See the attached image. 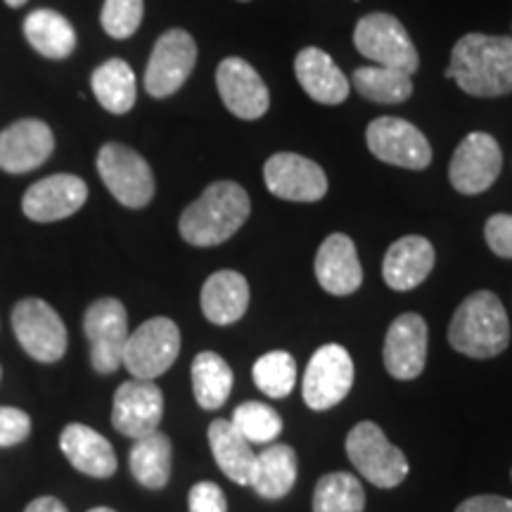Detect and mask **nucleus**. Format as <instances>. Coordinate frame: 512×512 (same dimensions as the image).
Here are the masks:
<instances>
[{"instance_id": "obj_11", "label": "nucleus", "mask_w": 512, "mask_h": 512, "mask_svg": "<svg viewBox=\"0 0 512 512\" xmlns=\"http://www.w3.org/2000/svg\"><path fill=\"white\" fill-rule=\"evenodd\" d=\"M354 384V361L339 344H325L311 356L304 375V401L311 411H328L347 399Z\"/></svg>"}, {"instance_id": "obj_35", "label": "nucleus", "mask_w": 512, "mask_h": 512, "mask_svg": "<svg viewBox=\"0 0 512 512\" xmlns=\"http://www.w3.org/2000/svg\"><path fill=\"white\" fill-rule=\"evenodd\" d=\"M143 0H105L102 5V29L112 38L133 36L143 22Z\"/></svg>"}, {"instance_id": "obj_12", "label": "nucleus", "mask_w": 512, "mask_h": 512, "mask_svg": "<svg viewBox=\"0 0 512 512\" xmlns=\"http://www.w3.org/2000/svg\"><path fill=\"white\" fill-rule=\"evenodd\" d=\"M503 169L501 145L489 133H470L453 152L448 178L460 195H479L498 181Z\"/></svg>"}, {"instance_id": "obj_16", "label": "nucleus", "mask_w": 512, "mask_h": 512, "mask_svg": "<svg viewBox=\"0 0 512 512\" xmlns=\"http://www.w3.org/2000/svg\"><path fill=\"white\" fill-rule=\"evenodd\" d=\"M216 86L228 112L238 119H261L271 105L264 79L242 57H226L216 69Z\"/></svg>"}, {"instance_id": "obj_32", "label": "nucleus", "mask_w": 512, "mask_h": 512, "mask_svg": "<svg viewBox=\"0 0 512 512\" xmlns=\"http://www.w3.org/2000/svg\"><path fill=\"white\" fill-rule=\"evenodd\" d=\"M366 491L354 475L330 472L320 477L313 491V512H363Z\"/></svg>"}, {"instance_id": "obj_20", "label": "nucleus", "mask_w": 512, "mask_h": 512, "mask_svg": "<svg viewBox=\"0 0 512 512\" xmlns=\"http://www.w3.org/2000/svg\"><path fill=\"white\" fill-rule=\"evenodd\" d=\"M316 278L320 287L335 297H347L361 287L363 268L349 235L332 233L323 240L316 254Z\"/></svg>"}, {"instance_id": "obj_28", "label": "nucleus", "mask_w": 512, "mask_h": 512, "mask_svg": "<svg viewBox=\"0 0 512 512\" xmlns=\"http://www.w3.org/2000/svg\"><path fill=\"white\" fill-rule=\"evenodd\" d=\"M171 456H174V448H171V439L166 434L159 430L145 434V437L136 439L131 456H128L131 475L145 489H164L171 477Z\"/></svg>"}, {"instance_id": "obj_29", "label": "nucleus", "mask_w": 512, "mask_h": 512, "mask_svg": "<svg viewBox=\"0 0 512 512\" xmlns=\"http://www.w3.org/2000/svg\"><path fill=\"white\" fill-rule=\"evenodd\" d=\"M95 100L112 114H126L136 105V74L124 60L102 62L91 76Z\"/></svg>"}, {"instance_id": "obj_43", "label": "nucleus", "mask_w": 512, "mask_h": 512, "mask_svg": "<svg viewBox=\"0 0 512 512\" xmlns=\"http://www.w3.org/2000/svg\"><path fill=\"white\" fill-rule=\"evenodd\" d=\"M0 377H3V368H0Z\"/></svg>"}, {"instance_id": "obj_24", "label": "nucleus", "mask_w": 512, "mask_h": 512, "mask_svg": "<svg viewBox=\"0 0 512 512\" xmlns=\"http://www.w3.org/2000/svg\"><path fill=\"white\" fill-rule=\"evenodd\" d=\"M249 285L238 271H216L202 287V313L214 325H233L247 313Z\"/></svg>"}, {"instance_id": "obj_22", "label": "nucleus", "mask_w": 512, "mask_h": 512, "mask_svg": "<svg viewBox=\"0 0 512 512\" xmlns=\"http://www.w3.org/2000/svg\"><path fill=\"white\" fill-rule=\"evenodd\" d=\"M60 448L64 458L88 477L107 479L117 472V456L110 441L88 425L72 422L62 430Z\"/></svg>"}, {"instance_id": "obj_2", "label": "nucleus", "mask_w": 512, "mask_h": 512, "mask_svg": "<svg viewBox=\"0 0 512 512\" xmlns=\"http://www.w3.org/2000/svg\"><path fill=\"white\" fill-rule=\"evenodd\" d=\"M252 204L242 185L233 181L211 183L200 200L181 214V238L195 247H216L233 238L245 226Z\"/></svg>"}, {"instance_id": "obj_7", "label": "nucleus", "mask_w": 512, "mask_h": 512, "mask_svg": "<svg viewBox=\"0 0 512 512\" xmlns=\"http://www.w3.org/2000/svg\"><path fill=\"white\" fill-rule=\"evenodd\" d=\"M98 174L117 202L128 209H143L155 197V176L143 155L121 143L102 145Z\"/></svg>"}, {"instance_id": "obj_34", "label": "nucleus", "mask_w": 512, "mask_h": 512, "mask_svg": "<svg viewBox=\"0 0 512 512\" xmlns=\"http://www.w3.org/2000/svg\"><path fill=\"white\" fill-rule=\"evenodd\" d=\"M233 427L249 444H268L283 432V418L275 408L261 401H247L235 408Z\"/></svg>"}, {"instance_id": "obj_13", "label": "nucleus", "mask_w": 512, "mask_h": 512, "mask_svg": "<svg viewBox=\"0 0 512 512\" xmlns=\"http://www.w3.org/2000/svg\"><path fill=\"white\" fill-rule=\"evenodd\" d=\"M366 140L370 152L384 164L401 169H427L432 162L430 140L422 136L418 126L396 117H380L368 126Z\"/></svg>"}, {"instance_id": "obj_25", "label": "nucleus", "mask_w": 512, "mask_h": 512, "mask_svg": "<svg viewBox=\"0 0 512 512\" xmlns=\"http://www.w3.org/2000/svg\"><path fill=\"white\" fill-rule=\"evenodd\" d=\"M297 470L299 465L294 448L287 444H273L261 453H256L249 486L261 498L275 501V498L290 494L294 482H297Z\"/></svg>"}, {"instance_id": "obj_14", "label": "nucleus", "mask_w": 512, "mask_h": 512, "mask_svg": "<svg viewBox=\"0 0 512 512\" xmlns=\"http://www.w3.org/2000/svg\"><path fill=\"white\" fill-rule=\"evenodd\" d=\"M164 415V394L152 380H128L114 394L112 425L124 437L140 439L157 432Z\"/></svg>"}, {"instance_id": "obj_37", "label": "nucleus", "mask_w": 512, "mask_h": 512, "mask_svg": "<svg viewBox=\"0 0 512 512\" xmlns=\"http://www.w3.org/2000/svg\"><path fill=\"white\" fill-rule=\"evenodd\" d=\"M486 245L491 252L512 259V214H494L484 226Z\"/></svg>"}, {"instance_id": "obj_39", "label": "nucleus", "mask_w": 512, "mask_h": 512, "mask_svg": "<svg viewBox=\"0 0 512 512\" xmlns=\"http://www.w3.org/2000/svg\"><path fill=\"white\" fill-rule=\"evenodd\" d=\"M456 512H512V501L503 496H475L460 503Z\"/></svg>"}, {"instance_id": "obj_9", "label": "nucleus", "mask_w": 512, "mask_h": 512, "mask_svg": "<svg viewBox=\"0 0 512 512\" xmlns=\"http://www.w3.org/2000/svg\"><path fill=\"white\" fill-rule=\"evenodd\" d=\"M83 332L91 344V366L100 375L117 373L124 361L128 332V313L119 299L105 297L93 302L83 316Z\"/></svg>"}, {"instance_id": "obj_33", "label": "nucleus", "mask_w": 512, "mask_h": 512, "mask_svg": "<svg viewBox=\"0 0 512 512\" xmlns=\"http://www.w3.org/2000/svg\"><path fill=\"white\" fill-rule=\"evenodd\" d=\"M254 382L271 399H285L297 384V361L287 351H268L254 363Z\"/></svg>"}, {"instance_id": "obj_38", "label": "nucleus", "mask_w": 512, "mask_h": 512, "mask_svg": "<svg viewBox=\"0 0 512 512\" xmlns=\"http://www.w3.org/2000/svg\"><path fill=\"white\" fill-rule=\"evenodd\" d=\"M188 510L190 512H228L226 496L221 486L214 482H200L190 489L188 494Z\"/></svg>"}, {"instance_id": "obj_36", "label": "nucleus", "mask_w": 512, "mask_h": 512, "mask_svg": "<svg viewBox=\"0 0 512 512\" xmlns=\"http://www.w3.org/2000/svg\"><path fill=\"white\" fill-rule=\"evenodd\" d=\"M29 413L12 406H0V446H17L29 437Z\"/></svg>"}, {"instance_id": "obj_18", "label": "nucleus", "mask_w": 512, "mask_h": 512, "mask_svg": "<svg viewBox=\"0 0 512 512\" xmlns=\"http://www.w3.org/2000/svg\"><path fill=\"white\" fill-rule=\"evenodd\" d=\"M384 368L396 380H415L427 361V323L418 313H403L384 337Z\"/></svg>"}, {"instance_id": "obj_30", "label": "nucleus", "mask_w": 512, "mask_h": 512, "mask_svg": "<svg viewBox=\"0 0 512 512\" xmlns=\"http://www.w3.org/2000/svg\"><path fill=\"white\" fill-rule=\"evenodd\" d=\"M233 382V370L214 351H202L192 361V394L204 411L221 408L233 392Z\"/></svg>"}, {"instance_id": "obj_17", "label": "nucleus", "mask_w": 512, "mask_h": 512, "mask_svg": "<svg viewBox=\"0 0 512 512\" xmlns=\"http://www.w3.org/2000/svg\"><path fill=\"white\" fill-rule=\"evenodd\" d=\"M55 150V136L41 119H19L0 131V169L27 174L46 164Z\"/></svg>"}, {"instance_id": "obj_42", "label": "nucleus", "mask_w": 512, "mask_h": 512, "mask_svg": "<svg viewBox=\"0 0 512 512\" xmlns=\"http://www.w3.org/2000/svg\"><path fill=\"white\" fill-rule=\"evenodd\" d=\"M88 512H117V510H112V508H93V510H88Z\"/></svg>"}, {"instance_id": "obj_15", "label": "nucleus", "mask_w": 512, "mask_h": 512, "mask_svg": "<svg viewBox=\"0 0 512 512\" xmlns=\"http://www.w3.org/2000/svg\"><path fill=\"white\" fill-rule=\"evenodd\" d=\"M266 188L287 202H318L328 192V176L316 162L294 152H278L264 166Z\"/></svg>"}, {"instance_id": "obj_19", "label": "nucleus", "mask_w": 512, "mask_h": 512, "mask_svg": "<svg viewBox=\"0 0 512 512\" xmlns=\"http://www.w3.org/2000/svg\"><path fill=\"white\" fill-rule=\"evenodd\" d=\"M86 200L88 185L79 176L55 174L31 185L22 200V211L31 221L53 223L76 214Z\"/></svg>"}, {"instance_id": "obj_26", "label": "nucleus", "mask_w": 512, "mask_h": 512, "mask_svg": "<svg viewBox=\"0 0 512 512\" xmlns=\"http://www.w3.org/2000/svg\"><path fill=\"white\" fill-rule=\"evenodd\" d=\"M209 446L214 453L216 465L228 479L235 484L249 486L252 482V470L256 453L252 451V444L235 430L230 420H214L209 425Z\"/></svg>"}, {"instance_id": "obj_10", "label": "nucleus", "mask_w": 512, "mask_h": 512, "mask_svg": "<svg viewBox=\"0 0 512 512\" xmlns=\"http://www.w3.org/2000/svg\"><path fill=\"white\" fill-rule=\"evenodd\" d=\"M197 64L195 38L183 29H169L159 36L145 69V91L152 98H169L188 81Z\"/></svg>"}, {"instance_id": "obj_40", "label": "nucleus", "mask_w": 512, "mask_h": 512, "mask_svg": "<svg viewBox=\"0 0 512 512\" xmlns=\"http://www.w3.org/2000/svg\"><path fill=\"white\" fill-rule=\"evenodd\" d=\"M24 512H69L64 508V503L55 496H41L36 501H31Z\"/></svg>"}, {"instance_id": "obj_3", "label": "nucleus", "mask_w": 512, "mask_h": 512, "mask_svg": "<svg viewBox=\"0 0 512 512\" xmlns=\"http://www.w3.org/2000/svg\"><path fill=\"white\" fill-rule=\"evenodd\" d=\"M448 342L470 358H494L510 344V320L494 292L479 290L465 299L448 325Z\"/></svg>"}, {"instance_id": "obj_1", "label": "nucleus", "mask_w": 512, "mask_h": 512, "mask_svg": "<svg viewBox=\"0 0 512 512\" xmlns=\"http://www.w3.org/2000/svg\"><path fill=\"white\" fill-rule=\"evenodd\" d=\"M444 76L475 98L512 93V36H463L453 46Z\"/></svg>"}, {"instance_id": "obj_21", "label": "nucleus", "mask_w": 512, "mask_h": 512, "mask_svg": "<svg viewBox=\"0 0 512 512\" xmlns=\"http://www.w3.org/2000/svg\"><path fill=\"white\" fill-rule=\"evenodd\" d=\"M434 247L430 240L420 238V235H406V238L396 240L389 252L384 254L382 275L396 292H408L420 283H425L427 275L434 268Z\"/></svg>"}, {"instance_id": "obj_23", "label": "nucleus", "mask_w": 512, "mask_h": 512, "mask_svg": "<svg viewBox=\"0 0 512 512\" xmlns=\"http://www.w3.org/2000/svg\"><path fill=\"white\" fill-rule=\"evenodd\" d=\"M297 81L309 93V98L323 105H339L347 100L349 81L347 74L337 67L335 60L320 48H304L294 60Z\"/></svg>"}, {"instance_id": "obj_31", "label": "nucleus", "mask_w": 512, "mask_h": 512, "mask_svg": "<svg viewBox=\"0 0 512 512\" xmlns=\"http://www.w3.org/2000/svg\"><path fill=\"white\" fill-rule=\"evenodd\" d=\"M356 91L377 105H399L413 95L411 76L389 67H361L354 72Z\"/></svg>"}, {"instance_id": "obj_6", "label": "nucleus", "mask_w": 512, "mask_h": 512, "mask_svg": "<svg viewBox=\"0 0 512 512\" xmlns=\"http://www.w3.org/2000/svg\"><path fill=\"white\" fill-rule=\"evenodd\" d=\"M347 456L356 470L380 489H394L408 477L406 456L384 437L375 422H358L349 432Z\"/></svg>"}, {"instance_id": "obj_8", "label": "nucleus", "mask_w": 512, "mask_h": 512, "mask_svg": "<svg viewBox=\"0 0 512 512\" xmlns=\"http://www.w3.org/2000/svg\"><path fill=\"white\" fill-rule=\"evenodd\" d=\"M12 330L22 349L38 363H55L67 354V328L43 299H22L12 309Z\"/></svg>"}, {"instance_id": "obj_4", "label": "nucleus", "mask_w": 512, "mask_h": 512, "mask_svg": "<svg viewBox=\"0 0 512 512\" xmlns=\"http://www.w3.org/2000/svg\"><path fill=\"white\" fill-rule=\"evenodd\" d=\"M354 46L377 67L399 69L408 76L418 72L420 67L418 50H415L411 36L399 19L387 15V12H373V15L358 19Z\"/></svg>"}, {"instance_id": "obj_41", "label": "nucleus", "mask_w": 512, "mask_h": 512, "mask_svg": "<svg viewBox=\"0 0 512 512\" xmlns=\"http://www.w3.org/2000/svg\"><path fill=\"white\" fill-rule=\"evenodd\" d=\"M5 3H8L10 8H22V5L27 3V0H5Z\"/></svg>"}, {"instance_id": "obj_27", "label": "nucleus", "mask_w": 512, "mask_h": 512, "mask_svg": "<svg viewBox=\"0 0 512 512\" xmlns=\"http://www.w3.org/2000/svg\"><path fill=\"white\" fill-rule=\"evenodd\" d=\"M24 36L29 46L50 60H64L74 53L76 31L67 17L55 10H34L24 19Z\"/></svg>"}, {"instance_id": "obj_5", "label": "nucleus", "mask_w": 512, "mask_h": 512, "mask_svg": "<svg viewBox=\"0 0 512 512\" xmlns=\"http://www.w3.org/2000/svg\"><path fill=\"white\" fill-rule=\"evenodd\" d=\"M178 354L181 330L171 318L157 316L145 320L138 330H133V335H128L121 366H126L136 380H155L174 366Z\"/></svg>"}]
</instances>
